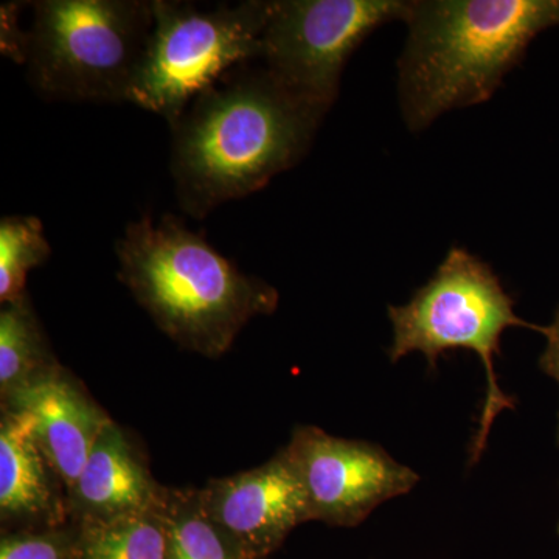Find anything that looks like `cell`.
Here are the masks:
<instances>
[{"instance_id": "6da1fadb", "label": "cell", "mask_w": 559, "mask_h": 559, "mask_svg": "<svg viewBox=\"0 0 559 559\" xmlns=\"http://www.w3.org/2000/svg\"><path fill=\"white\" fill-rule=\"evenodd\" d=\"M323 117L264 68L202 92L171 124L180 209L202 219L264 189L307 154Z\"/></svg>"}, {"instance_id": "7a4b0ae2", "label": "cell", "mask_w": 559, "mask_h": 559, "mask_svg": "<svg viewBox=\"0 0 559 559\" xmlns=\"http://www.w3.org/2000/svg\"><path fill=\"white\" fill-rule=\"evenodd\" d=\"M399 62L401 110L421 132L488 102L532 40L559 25V0H412Z\"/></svg>"}, {"instance_id": "3957f363", "label": "cell", "mask_w": 559, "mask_h": 559, "mask_svg": "<svg viewBox=\"0 0 559 559\" xmlns=\"http://www.w3.org/2000/svg\"><path fill=\"white\" fill-rule=\"evenodd\" d=\"M119 278L182 348L221 358L250 320L277 310L278 290L250 277L182 219L148 215L117 241Z\"/></svg>"}, {"instance_id": "277c9868", "label": "cell", "mask_w": 559, "mask_h": 559, "mask_svg": "<svg viewBox=\"0 0 559 559\" xmlns=\"http://www.w3.org/2000/svg\"><path fill=\"white\" fill-rule=\"evenodd\" d=\"M389 318L393 326L392 362L418 352L428 359L430 370H436L437 360L450 349H471L479 356L487 373V396L471 448V465L479 462L496 417L516 404L500 390L496 377L500 337L510 326L539 333L544 326L522 320L495 271L460 246H452L433 277L409 304L389 307Z\"/></svg>"}, {"instance_id": "5b68a950", "label": "cell", "mask_w": 559, "mask_h": 559, "mask_svg": "<svg viewBox=\"0 0 559 559\" xmlns=\"http://www.w3.org/2000/svg\"><path fill=\"white\" fill-rule=\"evenodd\" d=\"M24 61L49 100L127 102L153 28V2L39 0Z\"/></svg>"}, {"instance_id": "8992f818", "label": "cell", "mask_w": 559, "mask_h": 559, "mask_svg": "<svg viewBox=\"0 0 559 559\" xmlns=\"http://www.w3.org/2000/svg\"><path fill=\"white\" fill-rule=\"evenodd\" d=\"M271 2L249 0L201 11L193 3L154 0L148 46L127 102L175 124L230 69L260 58Z\"/></svg>"}, {"instance_id": "52a82bcc", "label": "cell", "mask_w": 559, "mask_h": 559, "mask_svg": "<svg viewBox=\"0 0 559 559\" xmlns=\"http://www.w3.org/2000/svg\"><path fill=\"white\" fill-rule=\"evenodd\" d=\"M412 0H272L264 69L305 105L329 112L353 51L381 25L406 22Z\"/></svg>"}, {"instance_id": "ba28073f", "label": "cell", "mask_w": 559, "mask_h": 559, "mask_svg": "<svg viewBox=\"0 0 559 559\" xmlns=\"http://www.w3.org/2000/svg\"><path fill=\"white\" fill-rule=\"evenodd\" d=\"M307 496L311 521L356 527L381 503L407 495L419 476L378 444L297 426L283 448Z\"/></svg>"}, {"instance_id": "9c48e42d", "label": "cell", "mask_w": 559, "mask_h": 559, "mask_svg": "<svg viewBox=\"0 0 559 559\" xmlns=\"http://www.w3.org/2000/svg\"><path fill=\"white\" fill-rule=\"evenodd\" d=\"M209 516L248 559H267L294 528L311 521L307 496L285 450L259 468L201 489Z\"/></svg>"}, {"instance_id": "30bf717a", "label": "cell", "mask_w": 559, "mask_h": 559, "mask_svg": "<svg viewBox=\"0 0 559 559\" xmlns=\"http://www.w3.org/2000/svg\"><path fill=\"white\" fill-rule=\"evenodd\" d=\"M2 409L31 415L39 448L61 477L66 496L79 479L103 428L112 419L62 366L2 404Z\"/></svg>"}, {"instance_id": "8fae6325", "label": "cell", "mask_w": 559, "mask_h": 559, "mask_svg": "<svg viewBox=\"0 0 559 559\" xmlns=\"http://www.w3.org/2000/svg\"><path fill=\"white\" fill-rule=\"evenodd\" d=\"M0 521L3 532L58 527L69 522L68 496L40 450L31 415H0Z\"/></svg>"}, {"instance_id": "7c38bea8", "label": "cell", "mask_w": 559, "mask_h": 559, "mask_svg": "<svg viewBox=\"0 0 559 559\" xmlns=\"http://www.w3.org/2000/svg\"><path fill=\"white\" fill-rule=\"evenodd\" d=\"M162 492L124 430L110 419L68 491L69 522H105L153 510Z\"/></svg>"}, {"instance_id": "4fadbf2b", "label": "cell", "mask_w": 559, "mask_h": 559, "mask_svg": "<svg viewBox=\"0 0 559 559\" xmlns=\"http://www.w3.org/2000/svg\"><path fill=\"white\" fill-rule=\"evenodd\" d=\"M61 366L50 352L31 297L0 310V401L9 403L22 390Z\"/></svg>"}, {"instance_id": "5bb4252c", "label": "cell", "mask_w": 559, "mask_h": 559, "mask_svg": "<svg viewBox=\"0 0 559 559\" xmlns=\"http://www.w3.org/2000/svg\"><path fill=\"white\" fill-rule=\"evenodd\" d=\"M159 510L167 559H248L209 516L201 489L164 487Z\"/></svg>"}, {"instance_id": "9a60e30c", "label": "cell", "mask_w": 559, "mask_h": 559, "mask_svg": "<svg viewBox=\"0 0 559 559\" xmlns=\"http://www.w3.org/2000/svg\"><path fill=\"white\" fill-rule=\"evenodd\" d=\"M75 527L76 559H167L159 506L119 520L79 522Z\"/></svg>"}, {"instance_id": "2e32d148", "label": "cell", "mask_w": 559, "mask_h": 559, "mask_svg": "<svg viewBox=\"0 0 559 559\" xmlns=\"http://www.w3.org/2000/svg\"><path fill=\"white\" fill-rule=\"evenodd\" d=\"M49 241L36 216H3L0 219V304L27 296L32 270L49 260Z\"/></svg>"}, {"instance_id": "e0dca14e", "label": "cell", "mask_w": 559, "mask_h": 559, "mask_svg": "<svg viewBox=\"0 0 559 559\" xmlns=\"http://www.w3.org/2000/svg\"><path fill=\"white\" fill-rule=\"evenodd\" d=\"M0 559H76L75 524L2 532Z\"/></svg>"}, {"instance_id": "ac0fdd59", "label": "cell", "mask_w": 559, "mask_h": 559, "mask_svg": "<svg viewBox=\"0 0 559 559\" xmlns=\"http://www.w3.org/2000/svg\"><path fill=\"white\" fill-rule=\"evenodd\" d=\"M543 334L547 337V347L539 359L540 370L549 374L550 378H554L559 384V307L557 312H555L554 322L549 326H544ZM557 441L559 444V412Z\"/></svg>"}, {"instance_id": "d6986e66", "label": "cell", "mask_w": 559, "mask_h": 559, "mask_svg": "<svg viewBox=\"0 0 559 559\" xmlns=\"http://www.w3.org/2000/svg\"><path fill=\"white\" fill-rule=\"evenodd\" d=\"M558 535H559V525H558Z\"/></svg>"}]
</instances>
